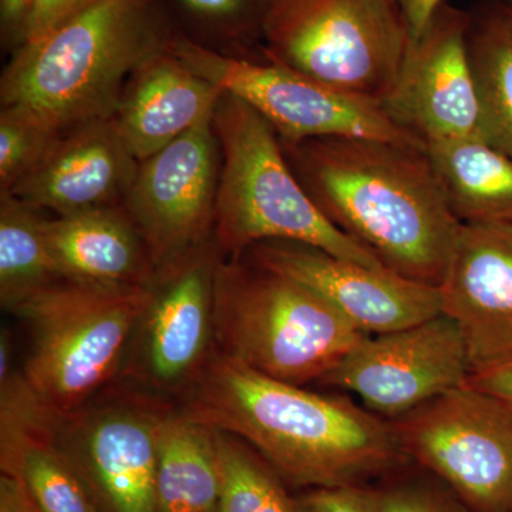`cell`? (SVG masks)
I'll list each match as a JSON object with an SVG mask.
<instances>
[{
    "instance_id": "6da1fadb",
    "label": "cell",
    "mask_w": 512,
    "mask_h": 512,
    "mask_svg": "<svg viewBox=\"0 0 512 512\" xmlns=\"http://www.w3.org/2000/svg\"><path fill=\"white\" fill-rule=\"evenodd\" d=\"M177 404L245 441L284 483L306 490L363 485L407 460L392 421L261 375L217 350Z\"/></svg>"
},
{
    "instance_id": "4dcf8cb0",
    "label": "cell",
    "mask_w": 512,
    "mask_h": 512,
    "mask_svg": "<svg viewBox=\"0 0 512 512\" xmlns=\"http://www.w3.org/2000/svg\"><path fill=\"white\" fill-rule=\"evenodd\" d=\"M32 0H0V43L12 55L22 45Z\"/></svg>"
},
{
    "instance_id": "83f0119b",
    "label": "cell",
    "mask_w": 512,
    "mask_h": 512,
    "mask_svg": "<svg viewBox=\"0 0 512 512\" xmlns=\"http://www.w3.org/2000/svg\"><path fill=\"white\" fill-rule=\"evenodd\" d=\"M377 512H470L436 477L409 478L375 490Z\"/></svg>"
},
{
    "instance_id": "277c9868",
    "label": "cell",
    "mask_w": 512,
    "mask_h": 512,
    "mask_svg": "<svg viewBox=\"0 0 512 512\" xmlns=\"http://www.w3.org/2000/svg\"><path fill=\"white\" fill-rule=\"evenodd\" d=\"M212 123L221 157L214 238L224 258H241L259 242L295 241L386 269L320 212L293 174L275 128L258 111L224 92Z\"/></svg>"
},
{
    "instance_id": "30bf717a",
    "label": "cell",
    "mask_w": 512,
    "mask_h": 512,
    "mask_svg": "<svg viewBox=\"0 0 512 512\" xmlns=\"http://www.w3.org/2000/svg\"><path fill=\"white\" fill-rule=\"evenodd\" d=\"M168 52L248 103L281 140L363 137L426 148L400 130L379 103L339 92L265 57L221 55L181 35L175 36Z\"/></svg>"
},
{
    "instance_id": "836d02e7",
    "label": "cell",
    "mask_w": 512,
    "mask_h": 512,
    "mask_svg": "<svg viewBox=\"0 0 512 512\" xmlns=\"http://www.w3.org/2000/svg\"><path fill=\"white\" fill-rule=\"evenodd\" d=\"M444 2L447 0H399L404 16L412 29L413 37L419 36L423 32L431 16Z\"/></svg>"
},
{
    "instance_id": "5bb4252c",
    "label": "cell",
    "mask_w": 512,
    "mask_h": 512,
    "mask_svg": "<svg viewBox=\"0 0 512 512\" xmlns=\"http://www.w3.org/2000/svg\"><path fill=\"white\" fill-rule=\"evenodd\" d=\"M468 25L470 12L444 2L413 37L392 89L380 103L389 119L424 147L448 138H483Z\"/></svg>"
},
{
    "instance_id": "7a4b0ae2",
    "label": "cell",
    "mask_w": 512,
    "mask_h": 512,
    "mask_svg": "<svg viewBox=\"0 0 512 512\" xmlns=\"http://www.w3.org/2000/svg\"><path fill=\"white\" fill-rule=\"evenodd\" d=\"M281 144L293 174L335 227L394 274L440 288L463 224L426 148L363 137Z\"/></svg>"
},
{
    "instance_id": "9c48e42d",
    "label": "cell",
    "mask_w": 512,
    "mask_h": 512,
    "mask_svg": "<svg viewBox=\"0 0 512 512\" xmlns=\"http://www.w3.org/2000/svg\"><path fill=\"white\" fill-rule=\"evenodd\" d=\"M177 406L114 382L60 420L57 447L82 478L99 512H156L158 440Z\"/></svg>"
},
{
    "instance_id": "d6986e66",
    "label": "cell",
    "mask_w": 512,
    "mask_h": 512,
    "mask_svg": "<svg viewBox=\"0 0 512 512\" xmlns=\"http://www.w3.org/2000/svg\"><path fill=\"white\" fill-rule=\"evenodd\" d=\"M46 232L63 279L148 286L156 276L146 242L123 205L47 218Z\"/></svg>"
},
{
    "instance_id": "f546056e",
    "label": "cell",
    "mask_w": 512,
    "mask_h": 512,
    "mask_svg": "<svg viewBox=\"0 0 512 512\" xmlns=\"http://www.w3.org/2000/svg\"><path fill=\"white\" fill-rule=\"evenodd\" d=\"M97 2L100 0H32L20 46L50 35Z\"/></svg>"
},
{
    "instance_id": "2e32d148",
    "label": "cell",
    "mask_w": 512,
    "mask_h": 512,
    "mask_svg": "<svg viewBox=\"0 0 512 512\" xmlns=\"http://www.w3.org/2000/svg\"><path fill=\"white\" fill-rule=\"evenodd\" d=\"M441 311L456 322L470 376L512 363V238L488 225H461L440 285Z\"/></svg>"
},
{
    "instance_id": "484cf974",
    "label": "cell",
    "mask_w": 512,
    "mask_h": 512,
    "mask_svg": "<svg viewBox=\"0 0 512 512\" xmlns=\"http://www.w3.org/2000/svg\"><path fill=\"white\" fill-rule=\"evenodd\" d=\"M222 471L220 512H296L274 468L245 441L217 430Z\"/></svg>"
},
{
    "instance_id": "44dd1931",
    "label": "cell",
    "mask_w": 512,
    "mask_h": 512,
    "mask_svg": "<svg viewBox=\"0 0 512 512\" xmlns=\"http://www.w3.org/2000/svg\"><path fill=\"white\" fill-rule=\"evenodd\" d=\"M156 512H220L217 430L174 407L158 440Z\"/></svg>"
},
{
    "instance_id": "e0dca14e",
    "label": "cell",
    "mask_w": 512,
    "mask_h": 512,
    "mask_svg": "<svg viewBox=\"0 0 512 512\" xmlns=\"http://www.w3.org/2000/svg\"><path fill=\"white\" fill-rule=\"evenodd\" d=\"M140 161L114 117L64 131L45 163L9 194L55 217L123 205Z\"/></svg>"
},
{
    "instance_id": "4fadbf2b",
    "label": "cell",
    "mask_w": 512,
    "mask_h": 512,
    "mask_svg": "<svg viewBox=\"0 0 512 512\" xmlns=\"http://www.w3.org/2000/svg\"><path fill=\"white\" fill-rule=\"evenodd\" d=\"M468 377L463 336L441 313L409 328L367 336L319 384L356 394L370 412L393 421Z\"/></svg>"
},
{
    "instance_id": "ffe728a7",
    "label": "cell",
    "mask_w": 512,
    "mask_h": 512,
    "mask_svg": "<svg viewBox=\"0 0 512 512\" xmlns=\"http://www.w3.org/2000/svg\"><path fill=\"white\" fill-rule=\"evenodd\" d=\"M426 153L461 224L512 222L511 156L476 137L434 141Z\"/></svg>"
},
{
    "instance_id": "8992f818",
    "label": "cell",
    "mask_w": 512,
    "mask_h": 512,
    "mask_svg": "<svg viewBox=\"0 0 512 512\" xmlns=\"http://www.w3.org/2000/svg\"><path fill=\"white\" fill-rule=\"evenodd\" d=\"M150 285L60 279L9 313L30 330L23 373L60 416L92 402L120 376Z\"/></svg>"
},
{
    "instance_id": "9a60e30c",
    "label": "cell",
    "mask_w": 512,
    "mask_h": 512,
    "mask_svg": "<svg viewBox=\"0 0 512 512\" xmlns=\"http://www.w3.org/2000/svg\"><path fill=\"white\" fill-rule=\"evenodd\" d=\"M244 258L308 286L367 335H383L439 316L437 286L369 268L295 241L259 242Z\"/></svg>"
},
{
    "instance_id": "7402d4cb",
    "label": "cell",
    "mask_w": 512,
    "mask_h": 512,
    "mask_svg": "<svg viewBox=\"0 0 512 512\" xmlns=\"http://www.w3.org/2000/svg\"><path fill=\"white\" fill-rule=\"evenodd\" d=\"M468 57L476 80L483 138L512 157V2L470 12Z\"/></svg>"
},
{
    "instance_id": "ba28073f",
    "label": "cell",
    "mask_w": 512,
    "mask_h": 512,
    "mask_svg": "<svg viewBox=\"0 0 512 512\" xmlns=\"http://www.w3.org/2000/svg\"><path fill=\"white\" fill-rule=\"evenodd\" d=\"M407 458L470 512H512V406L461 384L392 421Z\"/></svg>"
},
{
    "instance_id": "3957f363",
    "label": "cell",
    "mask_w": 512,
    "mask_h": 512,
    "mask_svg": "<svg viewBox=\"0 0 512 512\" xmlns=\"http://www.w3.org/2000/svg\"><path fill=\"white\" fill-rule=\"evenodd\" d=\"M177 35L167 0H100L10 55L0 103L60 131L113 117L131 76Z\"/></svg>"
},
{
    "instance_id": "7c38bea8",
    "label": "cell",
    "mask_w": 512,
    "mask_h": 512,
    "mask_svg": "<svg viewBox=\"0 0 512 512\" xmlns=\"http://www.w3.org/2000/svg\"><path fill=\"white\" fill-rule=\"evenodd\" d=\"M212 116L141 161L124 198L156 272L214 238L221 157Z\"/></svg>"
},
{
    "instance_id": "603a6c76",
    "label": "cell",
    "mask_w": 512,
    "mask_h": 512,
    "mask_svg": "<svg viewBox=\"0 0 512 512\" xmlns=\"http://www.w3.org/2000/svg\"><path fill=\"white\" fill-rule=\"evenodd\" d=\"M46 212L13 195H0V305L10 312L60 281L47 241Z\"/></svg>"
},
{
    "instance_id": "5b68a950",
    "label": "cell",
    "mask_w": 512,
    "mask_h": 512,
    "mask_svg": "<svg viewBox=\"0 0 512 512\" xmlns=\"http://www.w3.org/2000/svg\"><path fill=\"white\" fill-rule=\"evenodd\" d=\"M214 330L222 356L302 387L370 336L308 286L244 256L218 264Z\"/></svg>"
},
{
    "instance_id": "f1b7e54d",
    "label": "cell",
    "mask_w": 512,
    "mask_h": 512,
    "mask_svg": "<svg viewBox=\"0 0 512 512\" xmlns=\"http://www.w3.org/2000/svg\"><path fill=\"white\" fill-rule=\"evenodd\" d=\"M293 504L296 512H377L375 488L365 485L309 488Z\"/></svg>"
},
{
    "instance_id": "d4e9b609",
    "label": "cell",
    "mask_w": 512,
    "mask_h": 512,
    "mask_svg": "<svg viewBox=\"0 0 512 512\" xmlns=\"http://www.w3.org/2000/svg\"><path fill=\"white\" fill-rule=\"evenodd\" d=\"M55 437L23 441L2 474L18 477L40 512H99Z\"/></svg>"
},
{
    "instance_id": "4316f807",
    "label": "cell",
    "mask_w": 512,
    "mask_h": 512,
    "mask_svg": "<svg viewBox=\"0 0 512 512\" xmlns=\"http://www.w3.org/2000/svg\"><path fill=\"white\" fill-rule=\"evenodd\" d=\"M64 131L50 126L37 114L19 106L0 110V195L35 173Z\"/></svg>"
},
{
    "instance_id": "8fae6325",
    "label": "cell",
    "mask_w": 512,
    "mask_h": 512,
    "mask_svg": "<svg viewBox=\"0 0 512 512\" xmlns=\"http://www.w3.org/2000/svg\"><path fill=\"white\" fill-rule=\"evenodd\" d=\"M217 241L156 272L116 382L177 403L200 377L215 350Z\"/></svg>"
},
{
    "instance_id": "52a82bcc",
    "label": "cell",
    "mask_w": 512,
    "mask_h": 512,
    "mask_svg": "<svg viewBox=\"0 0 512 512\" xmlns=\"http://www.w3.org/2000/svg\"><path fill=\"white\" fill-rule=\"evenodd\" d=\"M412 39L399 0H275L262 56L380 104Z\"/></svg>"
},
{
    "instance_id": "1f68e13d",
    "label": "cell",
    "mask_w": 512,
    "mask_h": 512,
    "mask_svg": "<svg viewBox=\"0 0 512 512\" xmlns=\"http://www.w3.org/2000/svg\"><path fill=\"white\" fill-rule=\"evenodd\" d=\"M0 512H40L18 477H0Z\"/></svg>"
},
{
    "instance_id": "cb8c5ba5",
    "label": "cell",
    "mask_w": 512,
    "mask_h": 512,
    "mask_svg": "<svg viewBox=\"0 0 512 512\" xmlns=\"http://www.w3.org/2000/svg\"><path fill=\"white\" fill-rule=\"evenodd\" d=\"M178 35L221 55L264 57L275 0H167Z\"/></svg>"
},
{
    "instance_id": "d6a6232c",
    "label": "cell",
    "mask_w": 512,
    "mask_h": 512,
    "mask_svg": "<svg viewBox=\"0 0 512 512\" xmlns=\"http://www.w3.org/2000/svg\"><path fill=\"white\" fill-rule=\"evenodd\" d=\"M467 383L500 397L512 406V363L491 372L468 377Z\"/></svg>"
},
{
    "instance_id": "ac0fdd59",
    "label": "cell",
    "mask_w": 512,
    "mask_h": 512,
    "mask_svg": "<svg viewBox=\"0 0 512 512\" xmlns=\"http://www.w3.org/2000/svg\"><path fill=\"white\" fill-rule=\"evenodd\" d=\"M222 94L217 84L167 50L131 76L113 117L128 150L141 163L197 126L215 110Z\"/></svg>"
},
{
    "instance_id": "e575fe53",
    "label": "cell",
    "mask_w": 512,
    "mask_h": 512,
    "mask_svg": "<svg viewBox=\"0 0 512 512\" xmlns=\"http://www.w3.org/2000/svg\"><path fill=\"white\" fill-rule=\"evenodd\" d=\"M495 228L501 229L505 234L510 235L512 238V222L510 224L494 225Z\"/></svg>"
}]
</instances>
